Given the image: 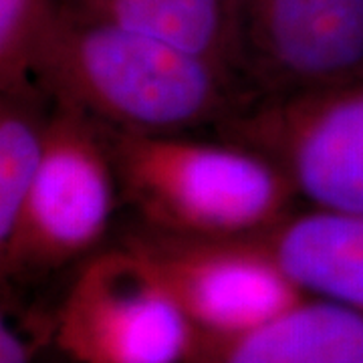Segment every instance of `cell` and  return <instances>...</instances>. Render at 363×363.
I'll return each instance as SVG.
<instances>
[{"label": "cell", "instance_id": "1", "mask_svg": "<svg viewBox=\"0 0 363 363\" xmlns=\"http://www.w3.org/2000/svg\"><path fill=\"white\" fill-rule=\"evenodd\" d=\"M35 83L105 128L186 133L218 128L250 101L226 67L174 43L57 11Z\"/></svg>", "mask_w": 363, "mask_h": 363}, {"label": "cell", "instance_id": "2", "mask_svg": "<svg viewBox=\"0 0 363 363\" xmlns=\"http://www.w3.org/2000/svg\"><path fill=\"white\" fill-rule=\"evenodd\" d=\"M104 131L121 198L145 228L245 240L271 233L297 212L298 198L285 174L242 143L105 125Z\"/></svg>", "mask_w": 363, "mask_h": 363}, {"label": "cell", "instance_id": "3", "mask_svg": "<svg viewBox=\"0 0 363 363\" xmlns=\"http://www.w3.org/2000/svg\"><path fill=\"white\" fill-rule=\"evenodd\" d=\"M121 198L104 125L52 104L39 174L11 236L0 242L2 281H30L93 255Z\"/></svg>", "mask_w": 363, "mask_h": 363}, {"label": "cell", "instance_id": "4", "mask_svg": "<svg viewBox=\"0 0 363 363\" xmlns=\"http://www.w3.org/2000/svg\"><path fill=\"white\" fill-rule=\"evenodd\" d=\"M216 130L269 157L298 202L363 216V75L248 101Z\"/></svg>", "mask_w": 363, "mask_h": 363}, {"label": "cell", "instance_id": "5", "mask_svg": "<svg viewBox=\"0 0 363 363\" xmlns=\"http://www.w3.org/2000/svg\"><path fill=\"white\" fill-rule=\"evenodd\" d=\"M196 343L178 301L125 242L89 255L55 311V345L75 363H190Z\"/></svg>", "mask_w": 363, "mask_h": 363}, {"label": "cell", "instance_id": "6", "mask_svg": "<svg viewBox=\"0 0 363 363\" xmlns=\"http://www.w3.org/2000/svg\"><path fill=\"white\" fill-rule=\"evenodd\" d=\"M178 301L198 343L245 335L307 295L250 240H206L142 226L123 240Z\"/></svg>", "mask_w": 363, "mask_h": 363}, {"label": "cell", "instance_id": "7", "mask_svg": "<svg viewBox=\"0 0 363 363\" xmlns=\"http://www.w3.org/2000/svg\"><path fill=\"white\" fill-rule=\"evenodd\" d=\"M236 77L248 99L363 75V0H234Z\"/></svg>", "mask_w": 363, "mask_h": 363}, {"label": "cell", "instance_id": "8", "mask_svg": "<svg viewBox=\"0 0 363 363\" xmlns=\"http://www.w3.org/2000/svg\"><path fill=\"white\" fill-rule=\"evenodd\" d=\"M190 363H363V307L307 295L240 337L200 343Z\"/></svg>", "mask_w": 363, "mask_h": 363}, {"label": "cell", "instance_id": "9", "mask_svg": "<svg viewBox=\"0 0 363 363\" xmlns=\"http://www.w3.org/2000/svg\"><path fill=\"white\" fill-rule=\"evenodd\" d=\"M311 297L363 307V216L305 210L271 233L245 238Z\"/></svg>", "mask_w": 363, "mask_h": 363}, {"label": "cell", "instance_id": "10", "mask_svg": "<svg viewBox=\"0 0 363 363\" xmlns=\"http://www.w3.org/2000/svg\"><path fill=\"white\" fill-rule=\"evenodd\" d=\"M57 6L79 18L174 43L220 63L236 77L234 0H57Z\"/></svg>", "mask_w": 363, "mask_h": 363}, {"label": "cell", "instance_id": "11", "mask_svg": "<svg viewBox=\"0 0 363 363\" xmlns=\"http://www.w3.org/2000/svg\"><path fill=\"white\" fill-rule=\"evenodd\" d=\"M52 101L39 85L0 91V242L14 230L39 174Z\"/></svg>", "mask_w": 363, "mask_h": 363}, {"label": "cell", "instance_id": "12", "mask_svg": "<svg viewBox=\"0 0 363 363\" xmlns=\"http://www.w3.org/2000/svg\"><path fill=\"white\" fill-rule=\"evenodd\" d=\"M57 11V0H0V91L35 85V65Z\"/></svg>", "mask_w": 363, "mask_h": 363}, {"label": "cell", "instance_id": "13", "mask_svg": "<svg viewBox=\"0 0 363 363\" xmlns=\"http://www.w3.org/2000/svg\"><path fill=\"white\" fill-rule=\"evenodd\" d=\"M47 343H55V311L18 309L4 298L0 319V363H35Z\"/></svg>", "mask_w": 363, "mask_h": 363}]
</instances>
